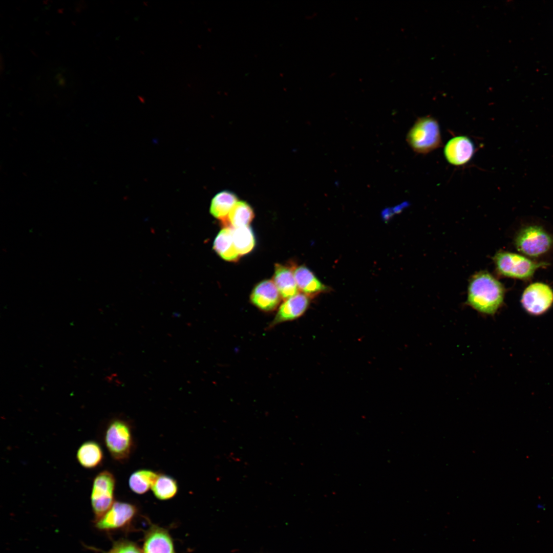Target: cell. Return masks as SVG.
I'll return each instance as SVG.
<instances>
[{"label":"cell","instance_id":"cell-16","mask_svg":"<svg viewBox=\"0 0 553 553\" xmlns=\"http://www.w3.org/2000/svg\"><path fill=\"white\" fill-rule=\"evenodd\" d=\"M76 458L80 465L91 469L97 467L103 459V453L98 443L93 440L87 441L79 447Z\"/></svg>","mask_w":553,"mask_h":553},{"label":"cell","instance_id":"cell-17","mask_svg":"<svg viewBox=\"0 0 553 553\" xmlns=\"http://www.w3.org/2000/svg\"><path fill=\"white\" fill-rule=\"evenodd\" d=\"M237 202V196L234 193L228 190L222 191L212 198L210 206V213L215 218L225 222Z\"/></svg>","mask_w":553,"mask_h":553},{"label":"cell","instance_id":"cell-2","mask_svg":"<svg viewBox=\"0 0 553 553\" xmlns=\"http://www.w3.org/2000/svg\"><path fill=\"white\" fill-rule=\"evenodd\" d=\"M497 272L503 276L528 280L540 268L549 265L546 262H538L518 253L499 251L493 258Z\"/></svg>","mask_w":553,"mask_h":553},{"label":"cell","instance_id":"cell-5","mask_svg":"<svg viewBox=\"0 0 553 553\" xmlns=\"http://www.w3.org/2000/svg\"><path fill=\"white\" fill-rule=\"evenodd\" d=\"M407 141L417 153L427 154L436 149L441 143L438 122L430 116L418 118L410 129Z\"/></svg>","mask_w":553,"mask_h":553},{"label":"cell","instance_id":"cell-18","mask_svg":"<svg viewBox=\"0 0 553 553\" xmlns=\"http://www.w3.org/2000/svg\"><path fill=\"white\" fill-rule=\"evenodd\" d=\"M254 218L251 207L245 201H238L229 212L224 222L233 228L248 226Z\"/></svg>","mask_w":553,"mask_h":553},{"label":"cell","instance_id":"cell-1","mask_svg":"<svg viewBox=\"0 0 553 553\" xmlns=\"http://www.w3.org/2000/svg\"><path fill=\"white\" fill-rule=\"evenodd\" d=\"M503 285L487 271L474 274L470 281L466 304L477 311L493 315L503 304Z\"/></svg>","mask_w":553,"mask_h":553},{"label":"cell","instance_id":"cell-6","mask_svg":"<svg viewBox=\"0 0 553 553\" xmlns=\"http://www.w3.org/2000/svg\"><path fill=\"white\" fill-rule=\"evenodd\" d=\"M116 480L109 471L99 473L94 478L92 486L91 502L96 519L112 506L114 500Z\"/></svg>","mask_w":553,"mask_h":553},{"label":"cell","instance_id":"cell-8","mask_svg":"<svg viewBox=\"0 0 553 553\" xmlns=\"http://www.w3.org/2000/svg\"><path fill=\"white\" fill-rule=\"evenodd\" d=\"M521 304L528 314L540 316L544 314L553 305V290L546 284L535 282L528 286L521 297Z\"/></svg>","mask_w":553,"mask_h":553},{"label":"cell","instance_id":"cell-11","mask_svg":"<svg viewBox=\"0 0 553 553\" xmlns=\"http://www.w3.org/2000/svg\"><path fill=\"white\" fill-rule=\"evenodd\" d=\"M309 298L306 295L299 292L285 300L279 307L269 327L300 317L307 309L310 302Z\"/></svg>","mask_w":553,"mask_h":553},{"label":"cell","instance_id":"cell-21","mask_svg":"<svg viewBox=\"0 0 553 553\" xmlns=\"http://www.w3.org/2000/svg\"><path fill=\"white\" fill-rule=\"evenodd\" d=\"M232 237L235 247L240 256L248 253L254 247L253 232L249 226L233 228Z\"/></svg>","mask_w":553,"mask_h":553},{"label":"cell","instance_id":"cell-13","mask_svg":"<svg viewBox=\"0 0 553 553\" xmlns=\"http://www.w3.org/2000/svg\"><path fill=\"white\" fill-rule=\"evenodd\" d=\"M294 274L300 292L309 297L329 290L307 267L301 265L294 268Z\"/></svg>","mask_w":553,"mask_h":553},{"label":"cell","instance_id":"cell-14","mask_svg":"<svg viewBox=\"0 0 553 553\" xmlns=\"http://www.w3.org/2000/svg\"><path fill=\"white\" fill-rule=\"evenodd\" d=\"M294 267L280 264L275 265L273 281L282 299L286 300L299 293L296 283Z\"/></svg>","mask_w":553,"mask_h":553},{"label":"cell","instance_id":"cell-3","mask_svg":"<svg viewBox=\"0 0 553 553\" xmlns=\"http://www.w3.org/2000/svg\"><path fill=\"white\" fill-rule=\"evenodd\" d=\"M104 442L112 457L124 462L129 458L134 447L131 427L125 420L115 418L108 424L104 434Z\"/></svg>","mask_w":553,"mask_h":553},{"label":"cell","instance_id":"cell-7","mask_svg":"<svg viewBox=\"0 0 553 553\" xmlns=\"http://www.w3.org/2000/svg\"><path fill=\"white\" fill-rule=\"evenodd\" d=\"M138 513L137 507L125 502L115 501L110 509L96 519L95 526L99 530L112 531L128 528Z\"/></svg>","mask_w":553,"mask_h":553},{"label":"cell","instance_id":"cell-10","mask_svg":"<svg viewBox=\"0 0 553 553\" xmlns=\"http://www.w3.org/2000/svg\"><path fill=\"white\" fill-rule=\"evenodd\" d=\"M250 301L263 311L274 310L280 303L281 296L273 281L264 280L258 284L250 295Z\"/></svg>","mask_w":553,"mask_h":553},{"label":"cell","instance_id":"cell-15","mask_svg":"<svg viewBox=\"0 0 553 553\" xmlns=\"http://www.w3.org/2000/svg\"><path fill=\"white\" fill-rule=\"evenodd\" d=\"M233 228L226 227L220 231L216 237L213 248L217 254L224 260L230 261H237L240 258L235 247L233 237Z\"/></svg>","mask_w":553,"mask_h":553},{"label":"cell","instance_id":"cell-22","mask_svg":"<svg viewBox=\"0 0 553 553\" xmlns=\"http://www.w3.org/2000/svg\"><path fill=\"white\" fill-rule=\"evenodd\" d=\"M105 553H143L134 542L127 540L115 542L111 548Z\"/></svg>","mask_w":553,"mask_h":553},{"label":"cell","instance_id":"cell-19","mask_svg":"<svg viewBox=\"0 0 553 553\" xmlns=\"http://www.w3.org/2000/svg\"><path fill=\"white\" fill-rule=\"evenodd\" d=\"M158 474L148 469H140L133 472L129 479L131 491L137 494H143L149 491Z\"/></svg>","mask_w":553,"mask_h":553},{"label":"cell","instance_id":"cell-4","mask_svg":"<svg viewBox=\"0 0 553 553\" xmlns=\"http://www.w3.org/2000/svg\"><path fill=\"white\" fill-rule=\"evenodd\" d=\"M514 243L521 253L529 257L538 258L551 249L553 236L540 225H528L518 231Z\"/></svg>","mask_w":553,"mask_h":553},{"label":"cell","instance_id":"cell-20","mask_svg":"<svg viewBox=\"0 0 553 553\" xmlns=\"http://www.w3.org/2000/svg\"><path fill=\"white\" fill-rule=\"evenodd\" d=\"M152 490L157 499L167 500L177 494L178 485L177 481L172 476L160 474H158Z\"/></svg>","mask_w":553,"mask_h":553},{"label":"cell","instance_id":"cell-12","mask_svg":"<svg viewBox=\"0 0 553 553\" xmlns=\"http://www.w3.org/2000/svg\"><path fill=\"white\" fill-rule=\"evenodd\" d=\"M474 153V145L471 140L464 136L455 137L445 145L444 154L447 161L454 165L460 166L467 163Z\"/></svg>","mask_w":553,"mask_h":553},{"label":"cell","instance_id":"cell-9","mask_svg":"<svg viewBox=\"0 0 553 553\" xmlns=\"http://www.w3.org/2000/svg\"><path fill=\"white\" fill-rule=\"evenodd\" d=\"M143 553H176L173 539L165 528L151 524L145 533Z\"/></svg>","mask_w":553,"mask_h":553}]
</instances>
